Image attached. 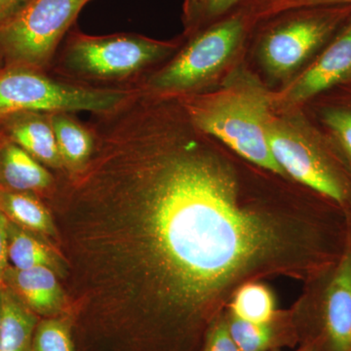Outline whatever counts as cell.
I'll list each match as a JSON object with an SVG mask.
<instances>
[{
	"label": "cell",
	"mask_w": 351,
	"mask_h": 351,
	"mask_svg": "<svg viewBox=\"0 0 351 351\" xmlns=\"http://www.w3.org/2000/svg\"><path fill=\"white\" fill-rule=\"evenodd\" d=\"M278 351V350H276ZM297 351H317L313 346L302 345V348H300Z\"/></svg>",
	"instance_id": "cell-27"
},
{
	"label": "cell",
	"mask_w": 351,
	"mask_h": 351,
	"mask_svg": "<svg viewBox=\"0 0 351 351\" xmlns=\"http://www.w3.org/2000/svg\"><path fill=\"white\" fill-rule=\"evenodd\" d=\"M343 86V92L328 99L329 101L321 107L319 120L328 140L351 173V80Z\"/></svg>",
	"instance_id": "cell-19"
},
{
	"label": "cell",
	"mask_w": 351,
	"mask_h": 351,
	"mask_svg": "<svg viewBox=\"0 0 351 351\" xmlns=\"http://www.w3.org/2000/svg\"><path fill=\"white\" fill-rule=\"evenodd\" d=\"M64 169L80 174L93 157L96 136L92 127L73 119L71 113H48Z\"/></svg>",
	"instance_id": "cell-14"
},
{
	"label": "cell",
	"mask_w": 351,
	"mask_h": 351,
	"mask_svg": "<svg viewBox=\"0 0 351 351\" xmlns=\"http://www.w3.org/2000/svg\"><path fill=\"white\" fill-rule=\"evenodd\" d=\"M244 0H184L186 31L195 32L232 12Z\"/></svg>",
	"instance_id": "cell-22"
},
{
	"label": "cell",
	"mask_w": 351,
	"mask_h": 351,
	"mask_svg": "<svg viewBox=\"0 0 351 351\" xmlns=\"http://www.w3.org/2000/svg\"><path fill=\"white\" fill-rule=\"evenodd\" d=\"M1 287L3 304L0 351H32L34 331L40 317L25 306L9 289L3 285Z\"/></svg>",
	"instance_id": "cell-17"
},
{
	"label": "cell",
	"mask_w": 351,
	"mask_h": 351,
	"mask_svg": "<svg viewBox=\"0 0 351 351\" xmlns=\"http://www.w3.org/2000/svg\"><path fill=\"white\" fill-rule=\"evenodd\" d=\"M0 133L44 166L64 169L48 113H13L0 119Z\"/></svg>",
	"instance_id": "cell-12"
},
{
	"label": "cell",
	"mask_w": 351,
	"mask_h": 351,
	"mask_svg": "<svg viewBox=\"0 0 351 351\" xmlns=\"http://www.w3.org/2000/svg\"><path fill=\"white\" fill-rule=\"evenodd\" d=\"M2 304H3V299H2V287L0 285V327H1L2 321Z\"/></svg>",
	"instance_id": "cell-28"
},
{
	"label": "cell",
	"mask_w": 351,
	"mask_h": 351,
	"mask_svg": "<svg viewBox=\"0 0 351 351\" xmlns=\"http://www.w3.org/2000/svg\"><path fill=\"white\" fill-rule=\"evenodd\" d=\"M337 5H351V0H262L260 15L265 19L297 9Z\"/></svg>",
	"instance_id": "cell-23"
},
{
	"label": "cell",
	"mask_w": 351,
	"mask_h": 351,
	"mask_svg": "<svg viewBox=\"0 0 351 351\" xmlns=\"http://www.w3.org/2000/svg\"><path fill=\"white\" fill-rule=\"evenodd\" d=\"M230 314L248 322H270L276 317L274 295L261 284H246L233 298Z\"/></svg>",
	"instance_id": "cell-20"
},
{
	"label": "cell",
	"mask_w": 351,
	"mask_h": 351,
	"mask_svg": "<svg viewBox=\"0 0 351 351\" xmlns=\"http://www.w3.org/2000/svg\"><path fill=\"white\" fill-rule=\"evenodd\" d=\"M32 351H76L73 316L40 318L34 331Z\"/></svg>",
	"instance_id": "cell-21"
},
{
	"label": "cell",
	"mask_w": 351,
	"mask_h": 351,
	"mask_svg": "<svg viewBox=\"0 0 351 351\" xmlns=\"http://www.w3.org/2000/svg\"><path fill=\"white\" fill-rule=\"evenodd\" d=\"M8 258L11 267L18 269L45 267L61 274L63 263L44 235L25 230L9 221Z\"/></svg>",
	"instance_id": "cell-16"
},
{
	"label": "cell",
	"mask_w": 351,
	"mask_h": 351,
	"mask_svg": "<svg viewBox=\"0 0 351 351\" xmlns=\"http://www.w3.org/2000/svg\"><path fill=\"white\" fill-rule=\"evenodd\" d=\"M53 182L43 164L0 133V188L39 196L52 189Z\"/></svg>",
	"instance_id": "cell-13"
},
{
	"label": "cell",
	"mask_w": 351,
	"mask_h": 351,
	"mask_svg": "<svg viewBox=\"0 0 351 351\" xmlns=\"http://www.w3.org/2000/svg\"><path fill=\"white\" fill-rule=\"evenodd\" d=\"M0 284L38 317L66 315L68 302L54 270L45 267L18 269L9 265Z\"/></svg>",
	"instance_id": "cell-11"
},
{
	"label": "cell",
	"mask_w": 351,
	"mask_h": 351,
	"mask_svg": "<svg viewBox=\"0 0 351 351\" xmlns=\"http://www.w3.org/2000/svg\"><path fill=\"white\" fill-rule=\"evenodd\" d=\"M180 104L193 126L263 169L284 175L270 151L272 119L265 90L252 82L232 83L211 95H184Z\"/></svg>",
	"instance_id": "cell-2"
},
{
	"label": "cell",
	"mask_w": 351,
	"mask_h": 351,
	"mask_svg": "<svg viewBox=\"0 0 351 351\" xmlns=\"http://www.w3.org/2000/svg\"><path fill=\"white\" fill-rule=\"evenodd\" d=\"M350 80L351 18L321 49L313 63L286 90L283 101L304 103Z\"/></svg>",
	"instance_id": "cell-10"
},
{
	"label": "cell",
	"mask_w": 351,
	"mask_h": 351,
	"mask_svg": "<svg viewBox=\"0 0 351 351\" xmlns=\"http://www.w3.org/2000/svg\"><path fill=\"white\" fill-rule=\"evenodd\" d=\"M325 274L315 313L295 324L298 337L317 351H351V239Z\"/></svg>",
	"instance_id": "cell-9"
},
{
	"label": "cell",
	"mask_w": 351,
	"mask_h": 351,
	"mask_svg": "<svg viewBox=\"0 0 351 351\" xmlns=\"http://www.w3.org/2000/svg\"><path fill=\"white\" fill-rule=\"evenodd\" d=\"M260 0L250 10L226 15L196 32L195 38L164 68L152 73L140 91L156 96H184L218 75L260 20Z\"/></svg>",
	"instance_id": "cell-4"
},
{
	"label": "cell",
	"mask_w": 351,
	"mask_h": 351,
	"mask_svg": "<svg viewBox=\"0 0 351 351\" xmlns=\"http://www.w3.org/2000/svg\"><path fill=\"white\" fill-rule=\"evenodd\" d=\"M91 161L71 195L119 218L124 263L152 299L119 335L125 351H201L223 293L281 258L280 221L245 204L232 168L179 101L138 92L98 117Z\"/></svg>",
	"instance_id": "cell-1"
},
{
	"label": "cell",
	"mask_w": 351,
	"mask_h": 351,
	"mask_svg": "<svg viewBox=\"0 0 351 351\" xmlns=\"http://www.w3.org/2000/svg\"><path fill=\"white\" fill-rule=\"evenodd\" d=\"M2 66H3V64H2V62H1V61H0V69H1V68H2Z\"/></svg>",
	"instance_id": "cell-29"
},
{
	"label": "cell",
	"mask_w": 351,
	"mask_h": 351,
	"mask_svg": "<svg viewBox=\"0 0 351 351\" xmlns=\"http://www.w3.org/2000/svg\"><path fill=\"white\" fill-rule=\"evenodd\" d=\"M270 151L284 174L341 208L351 217V173L328 138L272 120Z\"/></svg>",
	"instance_id": "cell-6"
},
{
	"label": "cell",
	"mask_w": 351,
	"mask_h": 351,
	"mask_svg": "<svg viewBox=\"0 0 351 351\" xmlns=\"http://www.w3.org/2000/svg\"><path fill=\"white\" fill-rule=\"evenodd\" d=\"M88 1L31 0L12 19L0 25V61L3 66L44 71Z\"/></svg>",
	"instance_id": "cell-7"
},
{
	"label": "cell",
	"mask_w": 351,
	"mask_h": 351,
	"mask_svg": "<svg viewBox=\"0 0 351 351\" xmlns=\"http://www.w3.org/2000/svg\"><path fill=\"white\" fill-rule=\"evenodd\" d=\"M287 17L263 34L261 56L272 75L282 76L322 49L351 18V5L311 7L287 11Z\"/></svg>",
	"instance_id": "cell-8"
},
{
	"label": "cell",
	"mask_w": 351,
	"mask_h": 351,
	"mask_svg": "<svg viewBox=\"0 0 351 351\" xmlns=\"http://www.w3.org/2000/svg\"><path fill=\"white\" fill-rule=\"evenodd\" d=\"M0 211L25 230L44 237L56 235L52 216L38 195L0 188Z\"/></svg>",
	"instance_id": "cell-18"
},
{
	"label": "cell",
	"mask_w": 351,
	"mask_h": 351,
	"mask_svg": "<svg viewBox=\"0 0 351 351\" xmlns=\"http://www.w3.org/2000/svg\"><path fill=\"white\" fill-rule=\"evenodd\" d=\"M138 89L100 87L63 82L43 69L22 66L0 69V119L22 112L110 114L130 101Z\"/></svg>",
	"instance_id": "cell-3"
},
{
	"label": "cell",
	"mask_w": 351,
	"mask_h": 351,
	"mask_svg": "<svg viewBox=\"0 0 351 351\" xmlns=\"http://www.w3.org/2000/svg\"><path fill=\"white\" fill-rule=\"evenodd\" d=\"M225 316L230 336L241 351H276L299 339L295 324L277 316L267 323L248 322L230 313Z\"/></svg>",
	"instance_id": "cell-15"
},
{
	"label": "cell",
	"mask_w": 351,
	"mask_h": 351,
	"mask_svg": "<svg viewBox=\"0 0 351 351\" xmlns=\"http://www.w3.org/2000/svg\"><path fill=\"white\" fill-rule=\"evenodd\" d=\"M175 44L138 34L88 36L71 32L62 57L66 75L83 82H120L167 57Z\"/></svg>",
	"instance_id": "cell-5"
},
{
	"label": "cell",
	"mask_w": 351,
	"mask_h": 351,
	"mask_svg": "<svg viewBox=\"0 0 351 351\" xmlns=\"http://www.w3.org/2000/svg\"><path fill=\"white\" fill-rule=\"evenodd\" d=\"M31 0H0V25L12 19Z\"/></svg>",
	"instance_id": "cell-26"
},
{
	"label": "cell",
	"mask_w": 351,
	"mask_h": 351,
	"mask_svg": "<svg viewBox=\"0 0 351 351\" xmlns=\"http://www.w3.org/2000/svg\"><path fill=\"white\" fill-rule=\"evenodd\" d=\"M201 351H241L230 336L225 315L219 314L212 323Z\"/></svg>",
	"instance_id": "cell-24"
},
{
	"label": "cell",
	"mask_w": 351,
	"mask_h": 351,
	"mask_svg": "<svg viewBox=\"0 0 351 351\" xmlns=\"http://www.w3.org/2000/svg\"><path fill=\"white\" fill-rule=\"evenodd\" d=\"M8 226L9 219L0 211V281L8 269Z\"/></svg>",
	"instance_id": "cell-25"
}]
</instances>
